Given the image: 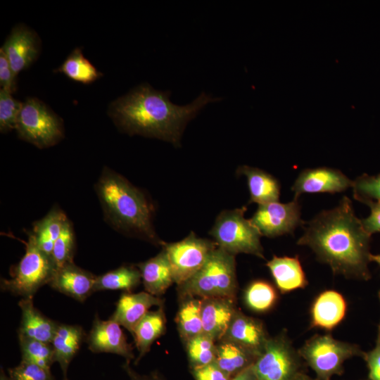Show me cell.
<instances>
[{
    "label": "cell",
    "mask_w": 380,
    "mask_h": 380,
    "mask_svg": "<svg viewBox=\"0 0 380 380\" xmlns=\"http://www.w3.org/2000/svg\"><path fill=\"white\" fill-rule=\"evenodd\" d=\"M353 198L364 204L380 203V172L376 175L362 174L353 181Z\"/></svg>",
    "instance_id": "cell-35"
},
{
    "label": "cell",
    "mask_w": 380,
    "mask_h": 380,
    "mask_svg": "<svg viewBox=\"0 0 380 380\" xmlns=\"http://www.w3.org/2000/svg\"><path fill=\"white\" fill-rule=\"evenodd\" d=\"M266 265L277 287L282 293L303 289L308 284L305 274L298 256L274 255Z\"/></svg>",
    "instance_id": "cell-23"
},
{
    "label": "cell",
    "mask_w": 380,
    "mask_h": 380,
    "mask_svg": "<svg viewBox=\"0 0 380 380\" xmlns=\"http://www.w3.org/2000/svg\"><path fill=\"white\" fill-rule=\"evenodd\" d=\"M253 365L234 375L230 380H257Z\"/></svg>",
    "instance_id": "cell-43"
},
{
    "label": "cell",
    "mask_w": 380,
    "mask_h": 380,
    "mask_svg": "<svg viewBox=\"0 0 380 380\" xmlns=\"http://www.w3.org/2000/svg\"><path fill=\"white\" fill-rule=\"evenodd\" d=\"M122 367L129 376V380H165L161 374L157 371L151 372L148 374H141L138 373L131 367L129 361L125 360L122 365Z\"/></svg>",
    "instance_id": "cell-42"
},
{
    "label": "cell",
    "mask_w": 380,
    "mask_h": 380,
    "mask_svg": "<svg viewBox=\"0 0 380 380\" xmlns=\"http://www.w3.org/2000/svg\"><path fill=\"white\" fill-rule=\"evenodd\" d=\"M170 91L143 83L109 106L108 115L117 127L129 135L139 134L180 145L187 123L204 106L221 100L202 92L191 103L179 106L170 100Z\"/></svg>",
    "instance_id": "cell-2"
},
{
    "label": "cell",
    "mask_w": 380,
    "mask_h": 380,
    "mask_svg": "<svg viewBox=\"0 0 380 380\" xmlns=\"http://www.w3.org/2000/svg\"><path fill=\"white\" fill-rule=\"evenodd\" d=\"M237 288L235 255L217 246L203 266L177 285V289L180 300L189 297L236 299Z\"/></svg>",
    "instance_id": "cell-4"
},
{
    "label": "cell",
    "mask_w": 380,
    "mask_h": 380,
    "mask_svg": "<svg viewBox=\"0 0 380 380\" xmlns=\"http://www.w3.org/2000/svg\"><path fill=\"white\" fill-rule=\"evenodd\" d=\"M0 380H11L8 375L5 373V371L2 367H1Z\"/></svg>",
    "instance_id": "cell-46"
},
{
    "label": "cell",
    "mask_w": 380,
    "mask_h": 380,
    "mask_svg": "<svg viewBox=\"0 0 380 380\" xmlns=\"http://www.w3.org/2000/svg\"><path fill=\"white\" fill-rule=\"evenodd\" d=\"M16 75L4 51L0 49V85L1 88L13 94L16 90Z\"/></svg>",
    "instance_id": "cell-40"
},
{
    "label": "cell",
    "mask_w": 380,
    "mask_h": 380,
    "mask_svg": "<svg viewBox=\"0 0 380 380\" xmlns=\"http://www.w3.org/2000/svg\"><path fill=\"white\" fill-rule=\"evenodd\" d=\"M86 341L93 353H109L120 355L127 361L135 360L133 348L120 325L110 319L102 320L96 315Z\"/></svg>",
    "instance_id": "cell-12"
},
{
    "label": "cell",
    "mask_w": 380,
    "mask_h": 380,
    "mask_svg": "<svg viewBox=\"0 0 380 380\" xmlns=\"http://www.w3.org/2000/svg\"><path fill=\"white\" fill-rule=\"evenodd\" d=\"M56 71L85 84L92 83L102 76V73L84 56L80 48H75Z\"/></svg>",
    "instance_id": "cell-30"
},
{
    "label": "cell",
    "mask_w": 380,
    "mask_h": 380,
    "mask_svg": "<svg viewBox=\"0 0 380 380\" xmlns=\"http://www.w3.org/2000/svg\"><path fill=\"white\" fill-rule=\"evenodd\" d=\"M17 76L28 68L39 53V39L33 30L23 25H16L1 48Z\"/></svg>",
    "instance_id": "cell-15"
},
{
    "label": "cell",
    "mask_w": 380,
    "mask_h": 380,
    "mask_svg": "<svg viewBox=\"0 0 380 380\" xmlns=\"http://www.w3.org/2000/svg\"><path fill=\"white\" fill-rule=\"evenodd\" d=\"M96 278V275L72 262L56 269L49 285L61 293L84 302L94 292Z\"/></svg>",
    "instance_id": "cell-16"
},
{
    "label": "cell",
    "mask_w": 380,
    "mask_h": 380,
    "mask_svg": "<svg viewBox=\"0 0 380 380\" xmlns=\"http://www.w3.org/2000/svg\"><path fill=\"white\" fill-rule=\"evenodd\" d=\"M75 250V240L73 227L68 219L54 243L51 253V258L56 269L73 262Z\"/></svg>",
    "instance_id": "cell-34"
},
{
    "label": "cell",
    "mask_w": 380,
    "mask_h": 380,
    "mask_svg": "<svg viewBox=\"0 0 380 380\" xmlns=\"http://www.w3.org/2000/svg\"><path fill=\"white\" fill-rule=\"evenodd\" d=\"M141 272L145 291L160 297L175 283L172 268L165 251H162L146 261L136 264Z\"/></svg>",
    "instance_id": "cell-22"
},
{
    "label": "cell",
    "mask_w": 380,
    "mask_h": 380,
    "mask_svg": "<svg viewBox=\"0 0 380 380\" xmlns=\"http://www.w3.org/2000/svg\"><path fill=\"white\" fill-rule=\"evenodd\" d=\"M15 130L20 139L39 148L54 146L64 137L61 119L36 98L23 103Z\"/></svg>",
    "instance_id": "cell-8"
},
{
    "label": "cell",
    "mask_w": 380,
    "mask_h": 380,
    "mask_svg": "<svg viewBox=\"0 0 380 380\" xmlns=\"http://www.w3.org/2000/svg\"><path fill=\"white\" fill-rule=\"evenodd\" d=\"M18 305L21 310L18 336L51 343L59 322L47 317L35 308L32 298H22Z\"/></svg>",
    "instance_id": "cell-20"
},
{
    "label": "cell",
    "mask_w": 380,
    "mask_h": 380,
    "mask_svg": "<svg viewBox=\"0 0 380 380\" xmlns=\"http://www.w3.org/2000/svg\"><path fill=\"white\" fill-rule=\"evenodd\" d=\"M236 173L246 177L250 194L249 203L261 205L279 201L280 184L272 175L248 165L239 166Z\"/></svg>",
    "instance_id": "cell-24"
},
{
    "label": "cell",
    "mask_w": 380,
    "mask_h": 380,
    "mask_svg": "<svg viewBox=\"0 0 380 380\" xmlns=\"http://www.w3.org/2000/svg\"><path fill=\"white\" fill-rule=\"evenodd\" d=\"M362 357L367 364L369 380H380V322L374 348L369 352H363Z\"/></svg>",
    "instance_id": "cell-38"
},
{
    "label": "cell",
    "mask_w": 380,
    "mask_h": 380,
    "mask_svg": "<svg viewBox=\"0 0 380 380\" xmlns=\"http://www.w3.org/2000/svg\"><path fill=\"white\" fill-rule=\"evenodd\" d=\"M164 300L146 291L124 293L116 303L115 312L110 317L132 334L140 320L154 306L163 305Z\"/></svg>",
    "instance_id": "cell-17"
},
{
    "label": "cell",
    "mask_w": 380,
    "mask_h": 380,
    "mask_svg": "<svg viewBox=\"0 0 380 380\" xmlns=\"http://www.w3.org/2000/svg\"><path fill=\"white\" fill-rule=\"evenodd\" d=\"M302 360L286 331H282L270 337L253 366L257 380H296L304 373Z\"/></svg>",
    "instance_id": "cell-9"
},
{
    "label": "cell",
    "mask_w": 380,
    "mask_h": 380,
    "mask_svg": "<svg viewBox=\"0 0 380 380\" xmlns=\"http://www.w3.org/2000/svg\"><path fill=\"white\" fill-rule=\"evenodd\" d=\"M141 276L135 265H122L96 276L94 292L103 290H122L132 293L141 283Z\"/></svg>",
    "instance_id": "cell-28"
},
{
    "label": "cell",
    "mask_w": 380,
    "mask_h": 380,
    "mask_svg": "<svg viewBox=\"0 0 380 380\" xmlns=\"http://www.w3.org/2000/svg\"><path fill=\"white\" fill-rule=\"evenodd\" d=\"M8 373L11 380H55L51 369L24 361L8 369Z\"/></svg>",
    "instance_id": "cell-37"
},
{
    "label": "cell",
    "mask_w": 380,
    "mask_h": 380,
    "mask_svg": "<svg viewBox=\"0 0 380 380\" xmlns=\"http://www.w3.org/2000/svg\"><path fill=\"white\" fill-rule=\"evenodd\" d=\"M217 247L215 241L197 237L194 232L179 241L164 242L162 248L170 263L175 283L179 285L195 274Z\"/></svg>",
    "instance_id": "cell-10"
},
{
    "label": "cell",
    "mask_w": 380,
    "mask_h": 380,
    "mask_svg": "<svg viewBox=\"0 0 380 380\" xmlns=\"http://www.w3.org/2000/svg\"><path fill=\"white\" fill-rule=\"evenodd\" d=\"M250 220L262 236L270 238L293 234L304 223L300 205L294 198L286 203L275 201L258 205Z\"/></svg>",
    "instance_id": "cell-11"
},
{
    "label": "cell",
    "mask_w": 380,
    "mask_h": 380,
    "mask_svg": "<svg viewBox=\"0 0 380 380\" xmlns=\"http://www.w3.org/2000/svg\"><path fill=\"white\" fill-rule=\"evenodd\" d=\"M68 220L58 208H53L48 214L34 224L33 232L37 244L47 255L51 256L53 245Z\"/></svg>",
    "instance_id": "cell-27"
},
{
    "label": "cell",
    "mask_w": 380,
    "mask_h": 380,
    "mask_svg": "<svg viewBox=\"0 0 380 380\" xmlns=\"http://www.w3.org/2000/svg\"><path fill=\"white\" fill-rule=\"evenodd\" d=\"M215 362L232 377L254 364L258 358L253 353L229 341L217 342Z\"/></svg>",
    "instance_id": "cell-26"
},
{
    "label": "cell",
    "mask_w": 380,
    "mask_h": 380,
    "mask_svg": "<svg viewBox=\"0 0 380 380\" xmlns=\"http://www.w3.org/2000/svg\"><path fill=\"white\" fill-rule=\"evenodd\" d=\"M56 270L51 256L42 251L34 235L29 234L25 253L11 279H1V289L22 298H32L44 285L49 284Z\"/></svg>",
    "instance_id": "cell-5"
},
{
    "label": "cell",
    "mask_w": 380,
    "mask_h": 380,
    "mask_svg": "<svg viewBox=\"0 0 380 380\" xmlns=\"http://www.w3.org/2000/svg\"><path fill=\"white\" fill-rule=\"evenodd\" d=\"M21 361L37 365L50 369L54 362L53 350L51 343L18 336Z\"/></svg>",
    "instance_id": "cell-33"
},
{
    "label": "cell",
    "mask_w": 380,
    "mask_h": 380,
    "mask_svg": "<svg viewBox=\"0 0 380 380\" xmlns=\"http://www.w3.org/2000/svg\"><path fill=\"white\" fill-rule=\"evenodd\" d=\"M296 380H320L317 379V377L315 379L311 378L310 376H308L304 373H302Z\"/></svg>",
    "instance_id": "cell-45"
},
{
    "label": "cell",
    "mask_w": 380,
    "mask_h": 380,
    "mask_svg": "<svg viewBox=\"0 0 380 380\" xmlns=\"http://www.w3.org/2000/svg\"><path fill=\"white\" fill-rule=\"evenodd\" d=\"M238 308L236 299L223 297L201 298L203 333L216 342L224 335Z\"/></svg>",
    "instance_id": "cell-18"
},
{
    "label": "cell",
    "mask_w": 380,
    "mask_h": 380,
    "mask_svg": "<svg viewBox=\"0 0 380 380\" xmlns=\"http://www.w3.org/2000/svg\"><path fill=\"white\" fill-rule=\"evenodd\" d=\"M23 103L12 96L8 91L0 89V131L6 133L15 129Z\"/></svg>",
    "instance_id": "cell-36"
},
{
    "label": "cell",
    "mask_w": 380,
    "mask_h": 380,
    "mask_svg": "<svg viewBox=\"0 0 380 380\" xmlns=\"http://www.w3.org/2000/svg\"><path fill=\"white\" fill-rule=\"evenodd\" d=\"M166 317L163 305L148 311L135 327L132 335L139 352L134 365L148 353L153 342L160 338L166 330Z\"/></svg>",
    "instance_id": "cell-25"
},
{
    "label": "cell",
    "mask_w": 380,
    "mask_h": 380,
    "mask_svg": "<svg viewBox=\"0 0 380 380\" xmlns=\"http://www.w3.org/2000/svg\"><path fill=\"white\" fill-rule=\"evenodd\" d=\"M370 261L375 262L380 267V254L370 255Z\"/></svg>",
    "instance_id": "cell-44"
},
{
    "label": "cell",
    "mask_w": 380,
    "mask_h": 380,
    "mask_svg": "<svg viewBox=\"0 0 380 380\" xmlns=\"http://www.w3.org/2000/svg\"><path fill=\"white\" fill-rule=\"evenodd\" d=\"M175 320L184 343L203 333L201 298L189 297L182 299Z\"/></svg>",
    "instance_id": "cell-29"
},
{
    "label": "cell",
    "mask_w": 380,
    "mask_h": 380,
    "mask_svg": "<svg viewBox=\"0 0 380 380\" xmlns=\"http://www.w3.org/2000/svg\"><path fill=\"white\" fill-rule=\"evenodd\" d=\"M184 344L189 368L215 362L217 342L208 335L202 333L186 341Z\"/></svg>",
    "instance_id": "cell-32"
},
{
    "label": "cell",
    "mask_w": 380,
    "mask_h": 380,
    "mask_svg": "<svg viewBox=\"0 0 380 380\" xmlns=\"http://www.w3.org/2000/svg\"><path fill=\"white\" fill-rule=\"evenodd\" d=\"M347 312V303L339 292L326 290L314 300L310 308V325L331 331L344 319Z\"/></svg>",
    "instance_id": "cell-19"
},
{
    "label": "cell",
    "mask_w": 380,
    "mask_h": 380,
    "mask_svg": "<svg viewBox=\"0 0 380 380\" xmlns=\"http://www.w3.org/2000/svg\"><path fill=\"white\" fill-rule=\"evenodd\" d=\"M353 181L341 171L328 167L308 168L298 175L291 191L294 199L303 194L340 193L352 187Z\"/></svg>",
    "instance_id": "cell-13"
},
{
    "label": "cell",
    "mask_w": 380,
    "mask_h": 380,
    "mask_svg": "<svg viewBox=\"0 0 380 380\" xmlns=\"http://www.w3.org/2000/svg\"><path fill=\"white\" fill-rule=\"evenodd\" d=\"M274 287L265 280L252 281L244 292L246 305L257 312H265L272 309L277 300Z\"/></svg>",
    "instance_id": "cell-31"
},
{
    "label": "cell",
    "mask_w": 380,
    "mask_h": 380,
    "mask_svg": "<svg viewBox=\"0 0 380 380\" xmlns=\"http://www.w3.org/2000/svg\"><path fill=\"white\" fill-rule=\"evenodd\" d=\"M367 205L370 208V214L361 220L365 231L372 236L380 232V203L371 202Z\"/></svg>",
    "instance_id": "cell-41"
},
{
    "label": "cell",
    "mask_w": 380,
    "mask_h": 380,
    "mask_svg": "<svg viewBox=\"0 0 380 380\" xmlns=\"http://www.w3.org/2000/svg\"><path fill=\"white\" fill-rule=\"evenodd\" d=\"M378 296H379V300H380V290L378 292Z\"/></svg>",
    "instance_id": "cell-47"
},
{
    "label": "cell",
    "mask_w": 380,
    "mask_h": 380,
    "mask_svg": "<svg viewBox=\"0 0 380 380\" xmlns=\"http://www.w3.org/2000/svg\"><path fill=\"white\" fill-rule=\"evenodd\" d=\"M370 241L350 199L343 196L335 208L319 213L305 224L297 244L310 247L334 274L367 281L371 278Z\"/></svg>",
    "instance_id": "cell-1"
},
{
    "label": "cell",
    "mask_w": 380,
    "mask_h": 380,
    "mask_svg": "<svg viewBox=\"0 0 380 380\" xmlns=\"http://www.w3.org/2000/svg\"><path fill=\"white\" fill-rule=\"evenodd\" d=\"M298 350L320 380H331L334 375L342 374L344 362L362 357L363 353L357 345L336 340L330 334H315Z\"/></svg>",
    "instance_id": "cell-7"
},
{
    "label": "cell",
    "mask_w": 380,
    "mask_h": 380,
    "mask_svg": "<svg viewBox=\"0 0 380 380\" xmlns=\"http://www.w3.org/2000/svg\"><path fill=\"white\" fill-rule=\"evenodd\" d=\"M246 207L224 210L216 218L210 234L217 246L236 255L251 254L265 258L259 230L244 217Z\"/></svg>",
    "instance_id": "cell-6"
},
{
    "label": "cell",
    "mask_w": 380,
    "mask_h": 380,
    "mask_svg": "<svg viewBox=\"0 0 380 380\" xmlns=\"http://www.w3.org/2000/svg\"><path fill=\"white\" fill-rule=\"evenodd\" d=\"M95 191L106 222L129 236L163 246L153 224V206L142 191L127 179L105 167Z\"/></svg>",
    "instance_id": "cell-3"
},
{
    "label": "cell",
    "mask_w": 380,
    "mask_h": 380,
    "mask_svg": "<svg viewBox=\"0 0 380 380\" xmlns=\"http://www.w3.org/2000/svg\"><path fill=\"white\" fill-rule=\"evenodd\" d=\"M270 337L260 319L246 315L238 309L221 340L235 343L258 357Z\"/></svg>",
    "instance_id": "cell-14"
},
{
    "label": "cell",
    "mask_w": 380,
    "mask_h": 380,
    "mask_svg": "<svg viewBox=\"0 0 380 380\" xmlns=\"http://www.w3.org/2000/svg\"><path fill=\"white\" fill-rule=\"evenodd\" d=\"M190 372L195 380H230L232 378L215 362L201 367H191Z\"/></svg>",
    "instance_id": "cell-39"
},
{
    "label": "cell",
    "mask_w": 380,
    "mask_h": 380,
    "mask_svg": "<svg viewBox=\"0 0 380 380\" xmlns=\"http://www.w3.org/2000/svg\"><path fill=\"white\" fill-rule=\"evenodd\" d=\"M86 337L82 327L59 323L51 344L53 350L54 362L59 364L63 380H68V367Z\"/></svg>",
    "instance_id": "cell-21"
}]
</instances>
